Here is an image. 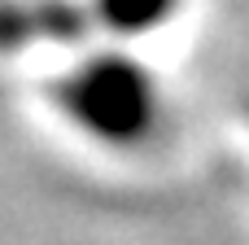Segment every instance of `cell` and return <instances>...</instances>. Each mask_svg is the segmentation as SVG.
Instances as JSON below:
<instances>
[{
    "mask_svg": "<svg viewBox=\"0 0 249 245\" xmlns=\"http://www.w3.org/2000/svg\"><path fill=\"white\" fill-rule=\"evenodd\" d=\"M53 101L79 132H88L96 145L109 149H136L162 123L158 79L136 57L114 48L74 61L57 79Z\"/></svg>",
    "mask_w": 249,
    "mask_h": 245,
    "instance_id": "obj_1",
    "label": "cell"
},
{
    "mask_svg": "<svg viewBox=\"0 0 249 245\" xmlns=\"http://www.w3.org/2000/svg\"><path fill=\"white\" fill-rule=\"evenodd\" d=\"M88 22L92 4L83 0H0V53L79 39Z\"/></svg>",
    "mask_w": 249,
    "mask_h": 245,
    "instance_id": "obj_2",
    "label": "cell"
},
{
    "mask_svg": "<svg viewBox=\"0 0 249 245\" xmlns=\"http://www.w3.org/2000/svg\"><path fill=\"white\" fill-rule=\"evenodd\" d=\"M179 0H92V18L114 35H149L171 22Z\"/></svg>",
    "mask_w": 249,
    "mask_h": 245,
    "instance_id": "obj_3",
    "label": "cell"
}]
</instances>
